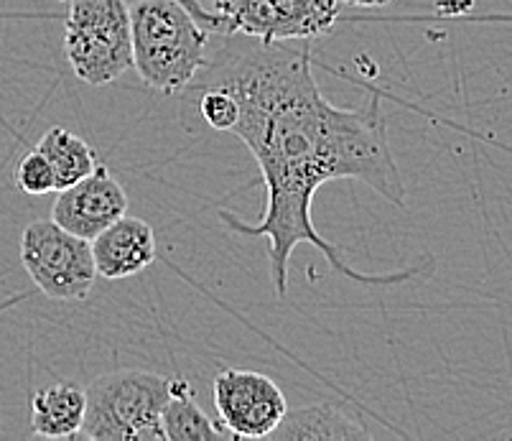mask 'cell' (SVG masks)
<instances>
[{
	"instance_id": "4",
	"label": "cell",
	"mask_w": 512,
	"mask_h": 441,
	"mask_svg": "<svg viewBox=\"0 0 512 441\" xmlns=\"http://www.w3.org/2000/svg\"><path fill=\"white\" fill-rule=\"evenodd\" d=\"M64 54L74 77L102 87L133 69L128 0H69Z\"/></svg>"
},
{
	"instance_id": "17",
	"label": "cell",
	"mask_w": 512,
	"mask_h": 441,
	"mask_svg": "<svg viewBox=\"0 0 512 441\" xmlns=\"http://www.w3.org/2000/svg\"><path fill=\"white\" fill-rule=\"evenodd\" d=\"M339 3H349V6H357V8H380L393 3V0H339Z\"/></svg>"
},
{
	"instance_id": "14",
	"label": "cell",
	"mask_w": 512,
	"mask_h": 441,
	"mask_svg": "<svg viewBox=\"0 0 512 441\" xmlns=\"http://www.w3.org/2000/svg\"><path fill=\"white\" fill-rule=\"evenodd\" d=\"M186 95L197 97V110L199 118L204 120L207 128L217 133H230V128L235 125L237 120V100L222 87H186Z\"/></svg>"
},
{
	"instance_id": "10",
	"label": "cell",
	"mask_w": 512,
	"mask_h": 441,
	"mask_svg": "<svg viewBox=\"0 0 512 441\" xmlns=\"http://www.w3.org/2000/svg\"><path fill=\"white\" fill-rule=\"evenodd\" d=\"M271 441H365L370 431L344 416L332 403H311V406L286 408L283 419L268 434Z\"/></svg>"
},
{
	"instance_id": "15",
	"label": "cell",
	"mask_w": 512,
	"mask_h": 441,
	"mask_svg": "<svg viewBox=\"0 0 512 441\" xmlns=\"http://www.w3.org/2000/svg\"><path fill=\"white\" fill-rule=\"evenodd\" d=\"M13 179H16V187L23 194H29V197H44V194L57 192V187H54V174H51L49 164H46V159L36 148L18 159Z\"/></svg>"
},
{
	"instance_id": "12",
	"label": "cell",
	"mask_w": 512,
	"mask_h": 441,
	"mask_svg": "<svg viewBox=\"0 0 512 441\" xmlns=\"http://www.w3.org/2000/svg\"><path fill=\"white\" fill-rule=\"evenodd\" d=\"M161 431L164 441H214L230 436L199 408L192 385L184 378L171 380L169 401L161 411Z\"/></svg>"
},
{
	"instance_id": "1",
	"label": "cell",
	"mask_w": 512,
	"mask_h": 441,
	"mask_svg": "<svg viewBox=\"0 0 512 441\" xmlns=\"http://www.w3.org/2000/svg\"><path fill=\"white\" fill-rule=\"evenodd\" d=\"M245 44L222 49L209 59L207 74L194 87H222L237 100L230 128L255 156L265 184V212L255 225L235 212H220L222 225L240 238H268V258L276 294L288 291L293 250L309 243L337 273L365 286L406 281L413 271L367 276L319 235L311 217L314 194L337 179H355L375 189L395 207H406V184L388 143L380 97L360 108H337L321 95L311 72L309 41L263 44L245 36Z\"/></svg>"
},
{
	"instance_id": "7",
	"label": "cell",
	"mask_w": 512,
	"mask_h": 441,
	"mask_svg": "<svg viewBox=\"0 0 512 441\" xmlns=\"http://www.w3.org/2000/svg\"><path fill=\"white\" fill-rule=\"evenodd\" d=\"M212 391L222 429L232 439H268L288 408L276 380L255 370H222Z\"/></svg>"
},
{
	"instance_id": "6",
	"label": "cell",
	"mask_w": 512,
	"mask_h": 441,
	"mask_svg": "<svg viewBox=\"0 0 512 441\" xmlns=\"http://www.w3.org/2000/svg\"><path fill=\"white\" fill-rule=\"evenodd\" d=\"M214 11L242 34L263 44L314 41L332 34L339 21V0H214Z\"/></svg>"
},
{
	"instance_id": "16",
	"label": "cell",
	"mask_w": 512,
	"mask_h": 441,
	"mask_svg": "<svg viewBox=\"0 0 512 441\" xmlns=\"http://www.w3.org/2000/svg\"><path fill=\"white\" fill-rule=\"evenodd\" d=\"M179 3L186 8V11L192 13L194 21H197L204 31H209V34H220V36H232L230 23H227V18L222 16V13L207 11L199 0H179Z\"/></svg>"
},
{
	"instance_id": "11",
	"label": "cell",
	"mask_w": 512,
	"mask_h": 441,
	"mask_svg": "<svg viewBox=\"0 0 512 441\" xmlns=\"http://www.w3.org/2000/svg\"><path fill=\"white\" fill-rule=\"evenodd\" d=\"M85 419V388L72 380L39 388L31 398V426L41 439H77Z\"/></svg>"
},
{
	"instance_id": "5",
	"label": "cell",
	"mask_w": 512,
	"mask_h": 441,
	"mask_svg": "<svg viewBox=\"0 0 512 441\" xmlns=\"http://www.w3.org/2000/svg\"><path fill=\"white\" fill-rule=\"evenodd\" d=\"M21 266L51 301H85L97 281L90 240L54 220L31 222L21 235Z\"/></svg>"
},
{
	"instance_id": "9",
	"label": "cell",
	"mask_w": 512,
	"mask_h": 441,
	"mask_svg": "<svg viewBox=\"0 0 512 441\" xmlns=\"http://www.w3.org/2000/svg\"><path fill=\"white\" fill-rule=\"evenodd\" d=\"M97 276L107 281L138 276L156 261V235L141 217L125 212L90 240Z\"/></svg>"
},
{
	"instance_id": "13",
	"label": "cell",
	"mask_w": 512,
	"mask_h": 441,
	"mask_svg": "<svg viewBox=\"0 0 512 441\" xmlns=\"http://www.w3.org/2000/svg\"><path fill=\"white\" fill-rule=\"evenodd\" d=\"M36 151L49 164L57 192L72 187L79 179H85L100 164L95 148L85 138H79L77 133L67 131V128H51V131H46L41 141L36 143Z\"/></svg>"
},
{
	"instance_id": "3",
	"label": "cell",
	"mask_w": 512,
	"mask_h": 441,
	"mask_svg": "<svg viewBox=\"0 0 512 441\" xmlns=\"http://www.w3.org/2000/svg\"><path fill=\"white\" fill-rule=\"evenodd\" d=\"M171 380L148 370H115L85 388V419L77 439L164 441L161 411Z\"/></svg>"
},
{
	"instance_id": "8",
	"label": "cell",
	"mask_w": 512,
	"mask_h": 441,
	"mask_svg": "<svg viewBox=\"0 0 512 441\" xmlns=\"http://www.w3.org/2000/svg\"><path fill=\"white\" fill-rule=\"evenodd\" d=\"M125 212H128V194L105 164H97L85 179L59 189L51 207V220L77 238L92 240Z\"/></svg>"
},
{
	"instance_id": "2",
	"label": "cell",
	"mask_w": 512,
	"mask_h": 441,
	"mask_svg": "<svg viewBox=\"0 0 512 441\" xmlns=\"http://www.w3.org/2000/svg\"><path fill=\"white\" fill-rule=\"evenodd\" d=\"M130 11L133 69L151 90L176 95L209 62L204 31L179 0H136Z\"/></svg>"
},
{
	"instance_id": "18",
	"label": "cell",
	"mask_w": 512,
	"mask_h": 441,
	"mask_svg": "<svg viewBox=\"0 0 512 441\" xmlns=\"http://www.w3.org/2000/svg\"><path fill=\"white\" fill-rule=\"evenodd\" d=\"M59 3H69V0H59Z\"/></svg>"
}]
</instances>
